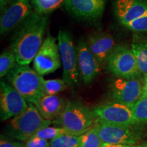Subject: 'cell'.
Returning <instances> with one entry per match:
<instances>
[{
	"instance_id": "1",
	"label": "cell",
	"mask_w": 147,
	"mask_h": 147,
	"mask_svg": "<svg viewBox=\"0 0 147 147\" xmlns=\"http://www.w3.org/2000/svg\"><path fill=\"white\" fill-rule=\"evenodd\" d=\"M49 18L34 12L14 30L11 42V50L15 55L17 63L29 65L43 43Z\"/></svg>"
},
{
	"instance_id": "2",
	"label": "cell",
	"mask_w": 147,
	"mask_h": 147,
	"mask_svg": "<svg viewBox=\"0 0 147 147\" xmlns=\"http://www.w3.org/2000/svg\"><path fill=\"white\" fill-rule=\"evenodd\" d=\"M97 122L93 110L76 101H67L62 113L53 121L68 134L76 136L89 131Z\"/></svg>"
},
{
	"instance_id": "3",
	"label": "cell",
	"mask_w": 147,
	"mask_h": 147,
	"mask_svg": "<svg viewBox=\"0 0 147 147\" xmlns=\"http://www.w3.org/2000/svg\"><path fill=\"white\" fill-rule=\"evenodd\" d=\"M10 82L27 102L35 104L45 94L43 77L29 65L17 64L6 76Z\"/></svg>"
},
{
	"instance_id": "4",
	"label": "cell",
	"mask_w": 147,
	"mask_h": 147,
	"mask_svg": "<svg viewBox=\"0 0 147 147\" xmlns=\"http://www.w3.org/2000/svg\"><path fill=\"white\" fill-rule=\"evenodd\" d=\"M51 122L44 119L34 104L29 103L25 111L12 118L4 133L12 138L27 142L42 129L50 125Z\"/></svg>"
},
{
	"instance_id": "5",
	"label": "cell",
	"mask_w": 147,
	"mask_h": 147,
	"mask_svg": "<svg viewBox=\"0 0 147 147\" xmlns=\"http://www.w3.org/2000/svg\"><path fill=\"white\" fill-rule=\"evenodd\" d=\"M57 42L63 65V79L68 87H74L78 84L79 70L78 67L76 47L69 32L60 29Z\"/></svg>"
},
{
	"instance_id": "6",
	"label": "cell",
	"mask_w": 147,
	"mask_h": 147,
	"mask_svg": "<svg viewBox=\"0 0 147 147\" xmlns=\"http://www.w3.org/2000/svg\"><path fill=\"white\" fill-rule=\"evenodd\" d=\"M106 65L117 78L135 79L140 76L133 51L125 46H118L114 49Z\"/></svg>"
},
{
	"instance_id": "7",
	"label": "cell",
	"mask_w": 147,
	"mask_h": 147,
	"mask_svg": "<svg viewBox=\"0 0 147 147\" xmlns=\"http://www.w3.org/2000/svg\"><path fill=\"white\" fill-rule=\"evenodd\" d=\"M34 69L40 76L53 73L59 69L61 59L57 38L49 34L40 48L34 61Z\"/></svg>"
},
{
	"instance_id": "8",
	"label": "cell",
	"mask_w": 147,
	"mask_h": 147,
	"mask_svg": "<svg viewBox=\"0 0 147 147\" xmlns=\"http://www.w3.org/2000/svg\"><path fill=\"white\" fill-rule=\"evenodd\" d=\"M93 110L101 123L121 126L138 125L134 117L131 107L121 103L113 101L97 106Z\"/></svg>"
},
{
	"instance_id": "9",
	"label": "cell",
	"mask_w": 147,
	"mask_h": 147,
	"mask_svg": "<svg viewBox=\"0 0 147 147\" xmlns=\"http://www.w3.org/2000/svg\"><path fill=\"white\" fill-rule=\"evenodd\" d=\"M136 125H115L100 121L97 123L99 135L103 142L115 144L138 145L142 138V134L138 128L136 127Z\"/></svg>"
},
{
	"instance_id": "10",
	"label": "cell",
	"mask_w": 147,
	"mask_h": 147,
	"mask_svg": "<svg viewBox=\"0 0 147 147\" xmlns=\"http://www.w3.org/2000/svg\"><path fill=\"white\" fill-rule=\"evenodd\" d=\"M144 83L138 79L117 78L109 87V94L114 102L132 107L143 94Z\"/></svg>"
},
{
	"instance_id": "11",
	"label": "cell",
	"mask_w": 147,
	"mask_h": 147,
	"mask_svg": "<svg viewBox=\"0 0 147 147\" xmlns=\"http://www.w3.org/2000/svg\"><path fill=\"white\" fill-rule=\"evenodd\" d=\"M25 99L4 80L0 82V117L7 121L25 111L28 108Z\"/></svg>"
},
{
	"instance_id": "12",
	"label": "cell",
	"mask_w": 147,
	"mask_h": 147,
	"mask_svg": "<svg viewBox=\"0 0 147 147\" xmlns=\"http://www.w3.org/2000/svg\"><path fill=\"white\" fill-rule=\"evenodd\" d=\"M34 12L30 0H15L5 8L0 18V33L5 36L16 30Z\"/></svg>"
},
{
	"instance_id": "13",
	"label": "cell",
	"mask_w": 147,
	"mask_h": 147,
	"mask_svg": "<svg viewBox=\"0 0 147 147\" xmlns=\"http://www.w3.org/2000/svg\"><path fill=\"white\" fill-rule=\"evenodd\" d=\"M106 0H65L64 7L74 17L84 21H96L105 10Z\"/></svg>"
},
{
	"instance_id": "14",
	"label": "cell",
	"mask_w": 147,
	"mask_h": 147,
	"mask_svg": "<svg viewBox=\"0 0 147 147\" xmlns=\"http://www.w3.org/2000/svg\"><path fill=\"white\" fill-rule=\"evenodd\" d=\"M76 53L80 76L84 84L91 83L100 73V64L84 40L78 42Z\"/></svg>"
},
{
	"instance_id": "15",
	"label": "cell",
	"mask_w": 147,
	"mask_h": 147,
	"mask_svg": "<svg viewBox=\"0 0 147 147\" xmlns=\"http://www.w3.org/2000/svg\"><path fill=\"white\" fill-rule=\"evenodd\" d=\"M113 8L116 17L125 27L127 24L147 15V1L115 0Z\"/></svg>"
},
{
	"instance_id": "16",
	"label": "cell",
	"mask_w": 147,
	"mask_h": 147,
	"mask_svg": "<svg viewBox=\"0 0 147 147\" xmlns=\"http://www.w3.org/2000/svg\"><path fill=\"white\" fill-rule=\"evenodd\" d=\"M90 51L101 65H106L112 52L115 49V41L111 35L98 32L90 35L87 41Z\"/></svg>"
},
{
	"instance_id": "17",
	"label": "cell",
	"mask_w": 147,
	"mask_h": 147,
	"mask_svg": "<svg viewBox=\"0 0 147 147\" xmlns=\"http://www.w3.org/2000/svg\"><path fill=\"white\" fill-rule=\"evenodd\" d=\"M67 101L58 95H44L34 106L47 120H55L62 113Z\"/></svg>"
},
{
	"instance_id": "18",
	"label": "cell",
	"mask_w": 147,
	"mask_h": 147,
	"mask_svg": "<svg viewBox=\"0 0 147 147\" xmlns=\"http://www.w3.org/2000/svg\"><path fill=\"white\" fill-rule=\"evenodd\" d=\"M136 60L138 67L140 75L147 77V41L135 36L133 38L131 47Z\"/></svg>"
},
{
	"instance_id": "19",
	"label": "cell",
	"mask_w": 147,
	"mask_h": 147,
	"mask_svg": "<svg viewBox=\"0 0 147 147\" xmlns=\"http://www.w3.org/2000/svg\"><path fill=\"white\" fill-rule=\"evenodd\" d=\"M65 1V0H30L35 12L47 16L60 8Z\"/></svg>"
},
{
	"instance_id": "20",
	"label": "cell",
	"mask_w": 147,
	"mask_h": 147,
	"mask_svg": "<svg viewBox=\"0 0 147 147\" xmlns=\"http://www.w3.org/2000/svg\"><path fill=\"white\" fill-rule=\"evenodd\" d=\"M15 55L12 50H5L0 55V77L6 76L17 65Z\"/></svg>"
},
{
	"instance_id": "21",
	"label": "cell",
	"mask_w": 147,
	"mask_h": 147,
	"mask_svg": "<svg viewBox=\"0 0 147 147\" xmlns=\"http://www.w3.org/2000/svg\"><path fill=\"white\" fill-rule=\"evenodd\" d=\"M104 144L99 135L97 124L80 135V147H102Z\"/></svg>"
},
{
	"instance_id": "22",
	"label": "cell",
	"mask_w": 147,
	"mask_h": 147,
	"mask_svg": "<svg viewBox=\"0 0 147 147\" xmlns=\"http://www.w3.org/2000/svg\"><path fill=\"white\" fill-rule=\"evenodd\" d=\"M80 136L66 134L50 142V147H80Z\"/></svg>"
},
{
	"instance_id": "23",
	"label": "cell",
	"mask_w": 147,
	"mask_h": 147,
	"mask_svg": "<svg viewBox=\"0 0 147 147\" xmlns=\"http://www.w3.org/2000/svg\"><path fill=\"white\" fill-rule=\"evenodd\" d=\"M134 117L138 124L147 123V97L141 98L131 107Z\"/></svg>"
},
{
	"instance_id": "24",
	"label": "cell",
	"mask_w": 147,
	"mask_h": 147,
	"mask_svg": "<svg viewBox=\"0 0 147 147\" xmlns=\"http://www.w3.org/2000/svg\"><path fill=\"white\" fill-rule=\"evenodd\" d=\"M44 91L45 95H57L68 87L63 79H49L44 80Z\"/></svg>"
},
{
	"instance_id": "25",
	"label": "cell",
	"mask_w": 147,
	"mask_h": 147,
	"mask_svg": "<svg viewBox=\"0 0 147 147\" xmlns=\"http://www.w3.org/2000/svg\"><path fill=\"white\" fill-rule=\"evenodd\" d=\"M67 134L63 128L61 127H47L42 129L36 134V136L39 137L46 140L51 141L57 138Z\"/></svg>"
},
{
	"instance_id": "26",
	"label": "cell",
	"mask_w": 147,
	"mask_h": 147,
	"mask_svg": "<svg viewBox=\"0 0 147 147\" xmlns=\"http://www.w3.org/2000/svg\"><path fill=\"white\" fill-rule=\"evenodd\" d=\"M125 27L135 32H147V15L127 24Z\"/></svg>"
},
{
	"instance_id": "27",
	"label": "cell",
	"mask_w": 147,
	"mask_h": 147,
	"mask_svg": "<svg viewBox=\"0 0 147 147\" xmlns=\"http://www.w3.org/2000/svg\"><path fill=\"white\" fill-rule=\"evenodd\" d=\"M25 147H50V142L35 136L27 141Z\"/></svg>"
},
{
	"instance_id": "28",
	"label": "cell",
	"mask_w": 147,
	"mask_h": 147,
	"mask_svg": "<svg viewBox=\"0 0 147 147\" xmlns=\"http://www.w3.org/2000/svg\"><path fill=\"white\" fill-rule=\"evenodd\" d=\"M0 147H25V145L18 141H12L1 138L0 141Z\"/></svg>"
},
{
	"instance_id": "29",
	"label": "cell",
	"mask_w": 147,
	"mask_h": 147,
	"mask_svg": "<svg viewBox=\"0 0 147 147\" xmlns=\"http://www.w3.org/2000/svg\"><path fill=\"white\" fill-rule=\"evenodd\" d=\"M15 0H0V8L3 12L5 8H7L11 3H12Z\"/></svg>"
},
{
	"instance_id": "30",
	"label": "cell",
	"mask_w": 147,
	"mask_h": 147,
	"mask_svg": "<svg viewBox=\"0 0 147 147\" xmlns=\"http://www.w3.org/2000/svg\"><path fill=\"white\" fill-rule=\"evenodd\" d=\"M102 147H136V145L115 144H107V143H104Z\"/></svg>"
},
{
	"instance_id": "31",
	"label": "cell",
	"mask_w": 147,
	"mask_h": 147,
	"mask_svg": "<svg viewBox=\"0 0 147 147\" xmlns=\"http://www.w3.org/2000/svg\"><path fill=\"white\" fill-rule=\"evenodd\" d=\"M142 96L147 97V77L145 78V81L144 83V89H143Z\"/></svg>"
},
{
	"instance_id": "32",
	"label": "cell",
	"mask_w": 147,
	"mask_h": 147,
	"mask_svg": "<svg viewBox=\"0 0 147 147\" xmlns=\"http://www.w3.org/2000/svg\"><path fill=\"white\" fill-rule=\"evenodd\" d=\"M136 147H147V141L136 145Z\"/></svg>"
}]
</instances>
